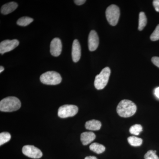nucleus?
Here are the masks:
<instances>
[{
	"label": "nucleus",
	"instance_id": "obj_1",
	"mask_svg": "<svg viewBox=\"0 0 159 159\" xmlns=\"http://www.w3.org/2000/svg\"><path fill=\"white\" fill-rule=\"evenodd\" d=\"M136 111V104L128 99H124L120 101L117 107L118 115L123 118H128L134 116Z\"/></svg>",
	"mask_w": 159,
	"mask_h": 159
},
{
	"label": "nucleus",
	"instance_id": "obj_2",
	"mask_svg": "<svg viewBox=\"0 0 159 159\" xmlns=\"http://www.w3.org/2000/svg\"><path fill=\"white\" fill-rule=\"evenodd\" d=\"M21 102L17 97H7L0 102V111L3 112H12L19 109Z\"/></svg>",
	"mask_w": 159,
	"mask_h": 159
},
{
	"label": "nucleus",
	"instance_id": "obj_3",
	"mask_svg": "<svg viewBox=\"0 0 159 159\" xmlns=\"http://www.w3.org/2000/svg\"><path fill=\"white\" fill-rule=\"evenodd\" d=\"M111 74V70L108 67L102 69L100 74L95 77L94 85L97 90L102 89L108 83Z\"/></svg>",
	"mask_w": 159,
	"mask_h": 159
},
{
	"label": "nucleus",
	"instance_id": "obj_4",
	"mask_svg": "<svg viewBox=\"0 0 159 159\" xmlns=\"http://www.w3.org/2000/svg\"><path fill=\"white\" fill-rule=\"evenodd\" d=\"M41 82L48 85H57L61 82L62 78L59 73L55 71H48L41 75Z\"/></svg>",
	"mask_w": 159,
	"mask_h": 159
},
{
	"label": "nucleus",
	"instance_id": "obj_5",
	"mask_svg": "<svg viewBox=\"0 0 159 159\" xmlns=\"http://www.w3.org/2000/svg\"><path fill=\"white\" fill-rule=\"evenodd\" d=\"M106 16L110 25H116L120 16V9L116 5H111L107 7L106 11Z\"/></svg>",
	"mask_w": 159,
	"mask_h": 159
},
{
	"label": "nucleus",
	"instance_id": "obj_6",
	"mask_svg": "<svg viewBox=\"0 0 159 159\" xmlns=\"http://www.w3.org/2000/svg\"><path fill=\"white\" fill-rule=\"evenodd\" d=\"M78 108L77 106L66 104L61 106L58 110V116L61 118L74 116L77 113Z\"/></svg>",
	"mask_w": 159,
	"mask_h": 159
},
{
	"label": "nucleus",
	"instance_id": "obj_7",
	"mask_svg": "<svg viewBox=\"0 0 159 159\" xmlns=\"http://www.w3.org/2000/svg\"><path fill=\"white\" fill-rule=\"evenodd\" d=\"M22 152L26 156L31 158L39 159L43 156L41 151L33 145H25L23 147Z\"/></svg>",
	"mask_w": 159,
	"mask_h": 159
},
{
	"label": "nucleus",
	"instance_id": "obj_8",
	"mask_svg": "<svg viewBox=\"0 0 159 159\" xmlns=\"http://www.w3.org/2000/svg\"><path fill=\"white\" fill-rule=\"evenodd\" d=\"M19 44V42L17 39L6 40L0 43V53L3 54L12 51Z\"/></svg>",
	"mask_w": 159,
	"mask_h": 159
},
{
	"label": "nucleus",
	"instance_id": "obj_9",
	"mask_svg": "<svg viewBox=\"0 0 159 159\" xmlns=\"http://www.w3.org/2000/svg\"><path fill=\"white\" fill-rule=\"evenodd\" d=\"M62 51L61 41L58 38H55L51 41L50 45V52L51 55L55 57L59 56Z\"/></svg>",
	"mask_w": 159,
	"mask_h": 159
},
{
	"label": "nucleus",
	"instance_id": "obj_10",
	"mask_svg": "<svg viewBox=\"0 0 159 159\" xmlns=\"http://www.w3.org/2000/svg\"><path fill=\"white\" fill-rule=\"evenodd\" d=\"M99 44V38L95 30H92L89 34L88 38L89 49L90 51H96Z\"/></svg>",
	"mask_w": 159,
	"mask_h": 159
},
{
	"label": "nucleus",
	"instance_id": "obj_11",
	"mask_svg": "<svg viewBox=\"0 0 159 159\" xmlns=\"http://www.w3.org/2000/svg\"><path fill=\"white\" fill-rule=\"evenodd\" d=\"M72 59L74 62L80 60L81 56V48L78 40L75 39L73 42L72 51Z\"/></svg>",
	"mask_w": 159,
	"mask_h": 159
},
{
	"label": "nucleus",
	"instance_id": "obj_12",
	"mask_svg": "<svg viewBox=\"0 0 159 159\" xmlns=\"http://www.w3.org/2000/svg\"><path fill=\"white\" fill-rule=\"evenodd\" d=\"M96 135L92 132H85L80 135V140L83 145H89L96 139Z\"/></svg>",
	"mask_w": 159,
	"mask_h": 159
},
{
	"label": "nucleus",
	"instance_id": "obj_13",
	"mask_svg": "<svg viewBox=\"0 0 159 159\" xmlns=\"http://www.w3.org/2000/svg\"><path fill=\"white\" fill-rule=\"evenodd\" d=\"M17 7L18 4L15 2H10L7 3L3 5L1 8V13L4 15L9 14L15 10Z\"/></svg>",
	"mask_w": 159,
	"mask_h": 159
},
{
	"label": "nucleus",
	"instance_id": "obj_14",
	"mask_svg": "<svg viewBox=\"0 0 159 159\" xmlns=\"http://www.w3.org/2000/svg\"><path fill=\"white\" fill-rule=\"evenodd\" d=\"M101 125L100 121L93 119L86 122L85 126L86 129L88 130L95 131L100 129Z\"/></svg>",
	"mask_w": 159,
	"mask_h": 159
},
{
	"label": "nucleus",
	"instance_id": "obj_15",
	"mask_svg": "<svg viewBox=\"0 0 159 159\" xmlns=\"http://www.w3.org/2000/svg\"><path fill=\"white\" fill-rule=\"evenodd\" d=\"M90 149L97 154H101L105 150V146L98 143H93L90 145Z\"/></svg>",
	"mask_w": 159,
	"mask_h": 159
},
{
	"label": "nucleus",
	"instance_id": "obj_16",
	"mask_svg": "<svg viewBox=\"0 0 159 159\" xmlns=\"http://www.w3.org/2000/svg\"><path fill=\"white\" fill-rule=\"evenodd\" d=\"M147 20L145 13L143 11H141L139 13V30L142 31L145 26L147 25Z\"/></svg>",
	"mask_w": 159,
	"mask_h": 159
},
{
	"label": "nucleus",
	"instance_id": "obj_17",
	"mask_svg": "<svg viewBox=\"0 0 159 159\" xmlns=\"http://www.w3.org/2000/svg\"><path fill=\"white\" fill-rule=\"evenodd\" d=\"M127 140H128L129 143L131 146H134V147L140 146V145H142L143 142V140L142 139L135 136L129 137Z\"/></svg>",
	"mask_w": 159,
	"mask_h": 159
},
{
	"label": "nucleus",
	"instance_id": "obj_18",
	"mask_svg": "<svg viewBox=\"0 0 159 159\" xmlns=\"http://www.w3.org/2000/svg\"><path fill=\"white\" fill-rule=\"evenodd\" d=\"M34 20L31 17L28 16H24L19 19L17 21V25L20 26H27L30 25L31 22L33 21Z\"/></svg>",
	"mask_w": 159,
	"mask_h": 159
},
{
	"label": "nucleus",
	"instance_id": "obj_19",
	"mask_svg": "<svg viewBox=\"0 0 159 159\" xmlns=\"http://www.w3.org/2000/svg\"><path fill=\"white\" fill-rule=\"evenodd\" d=\"M11 136L9 133L2 132L0 134V145L7 143L10 141Z\"/></svg>",
	"mask_w": 159,
	"mask_h": 159
},
{
	"label": "nucleus",
	"instance_id": "obj_20",
	"mask_svg": "<svg viewBox=\"0 0 159 159\" xmlns=\"http://www.w3.org/2000/svg\"><path fill=\"white\" fill-rule=\"evenodd\" d=\"M143 130L142 125L140 124H135L131 126L129 128V132L133 134L139 135L141 132Z\"/></svg>",
	"mask_w": 159,
	"mask_h": 159
},
{
	"label": "nucleus",
	"instance_id": "obj_21",
	"mask_svg": "<svg viewBox=\"0 0 159 159\" xmlns=\"http://www.w3.org/2000/svg\"><path fill=\"white\" fill-rule=\"evenodd\" d=\"M156 151L149 150L145 154L144 156L145 159H159V157L157 155Z\"/></svg>",
	"mask_w": 159,
	"mask_h": 159
},
{
	"label": "nucleus",
	"instance_id": "obj_22",
	"mask_svg": "<svg viewBox=\"0 0 159 159\" xmlns=\"http://www.w3.org/2000/svg\"><path fill=\"white\" fill-rule=\"evenodd\" d=\"M150 39L152 41H156L159 39V25L157 26L156 28L151 35Z\"/></svg>",
	"mask_w": 159,
	"mask_h": 159
},
{
	"label": "nucleus",
	"instance_id": "obj_23",
	"mask_svg": "<svg viewBox=\"0 0 159 159\" xmlns=\"http://www.w3.org/2000/svg\"><path fill=\"white\" fill-rule=\"evenodd\" d=\"M152 61L154 64L159 68V57H153L152 58Z\"/></svg>",
	"mask_w": 159,
	"mask_h": 159
},
{
	"label": "nucleus",
	"instance_id": "obj_24",
	"mask_svg": "<svg viewBox=\"0 0 159 159\" xmlns=\"http://www.w3.org/2000/svg\"><path fill=\"white\" fill-rule=\"evenodd\" d=\"M153 6L156 11L159 12V0H154L153 1Z\"/></svg>",
	"mask_w": 159,
	"mask_h": 159
},
{
	"label": "nucleus",
	"instance_id": "obj_25",
	"mask_svg": "<svg viewBox=\"0 0 159 159\" xmlns=\"http://www.w3.org/2000/svg\"><path fill=\"white\" fill-rule=\"evenodd\" d=\"M74 2L78 6H81L85 2V0H75L74 1Z\"/></svg>",
	"mask_w": 159,
	"mask_h": 159
},
{
	"label": "nucleus",
	"instance_id": "obj_26",
	"mask_svg": "<svg viewBox=\"0 0 159 159\" xmlns=\"http://www.w3.org/2000/svg\"><path fill=\"white\" fill-rule=\"evenodd\" d=\"M154 93L156 97L159 99V87L155 89L154 91Z\"/></svg>",
	"mask_w": 159,
	"mask_h": 159
},
{
	"label": "nucleus",
	"instance_id": "obj_27",
	"mask_svg": "<svg viewBox=\"0 0 159 159\" xmlns=\"http://www.w3.org/2000/svg\"><path fill=\"white\" fill-rule=\"evenodd\" d=\"M84 159H97V158L94 156H89L86 157Z\"/></svg>",
	"mask_w": 159,
	"mask_h": 159
},
{
	"label": "nucleus",
	"instance_id": "obj_28",
	"mask_svg": "<svg viewBox=\"0 0 159 159\" xmlns=\"http://www.w3.org/2000/svg\"><path fill=\"white\" fill-rule=\"evenodd\" d=\"M4 67H3L2 66H0V73H2V72L3 71H4Z\"/></svg>",
	"mask_w": 159,
	"mask_h": 159
}]
</instances>
